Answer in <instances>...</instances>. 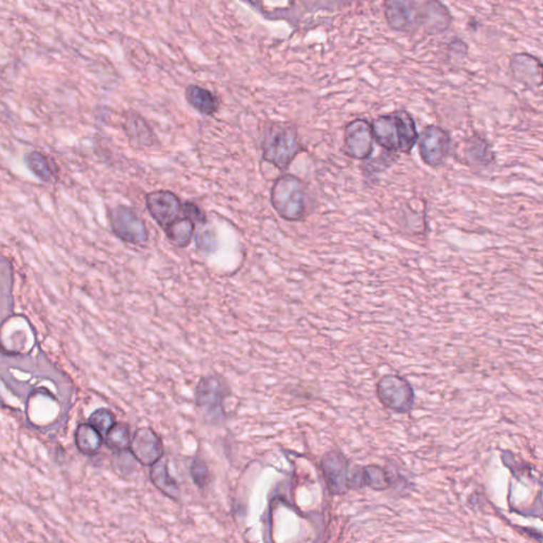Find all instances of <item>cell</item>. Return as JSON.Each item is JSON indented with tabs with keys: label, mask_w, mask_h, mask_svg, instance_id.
Returning <instances> with one entry per match:
<instances>
[{
	"label": "cell",
	"mask_w": 543,
	"mask_h": 543,
	"mask_svg": "<svg viewBox=\"0 0 543 543\" xmlns=\"http://www.w3.org/2000/svg\"><path fill=\"white\" fill-rule=\"evenodd\" d=\"M228 390L226 383L219 377H206L201 380L196 388V405L209 417L217 420L223 414L222 407Z\"/></svg>",
	"instance_id": "cell-8"
},
{
	"label": "cell",
	"mask_w": 543,
	"mask_h": 543,
	"mask_svg": "<svg viewBox=\"0 0 543 543\" xmlns=\"http://www.w3.org/2000/svg\"><path fill=\"white\" fill-rule=\"evenodd\" d=\"M398 158V154L392 153V152L385 151L381 153L376 158H368V163H366V172L370 174L381 173L388 169L395 161Z\"/></svg>",
	"instance_id": "cell-23"
},
{
	"label": "cell",
	"mask_w": 543,
	"mask_h": 543,
	"mask_svg": "<svg viewBox=\"0 0 543 543\" xmlns=\"http://www.w3.org/2000/svg\"><path fill=\"white\" fill-rule=\"evenodd\" d=\"M185 97L191 106L205 116H213L219 110V100L217 96L204 87L191 84L185 91Z\"/></svg>",
	"instance_id": "cell-15"
},
{
	"label": "cell",
	"mask_w": 543,
	"mask_h": 543,
	"mask_svg": "<svg viewBox=\"0 0 543 543\" xmlns=\"http://www.w3.org/2000/svg\"><path fill=\"white\" fill-rule=\"evenodd\" d=\"M346 461L341 453L330 452L323 461V470L329 488L333 494H343L345 490Z\"/></svg>",
	"instance_id": "cell-13"
},
{
	"label": "cell",
	"mask_w": 543,
	"mask_h": 543,
	"mask_svg": "<svg viewBox=\"0 0 543 543\" xmlns=\"http://www.w3.org/2000/svg\"><path fill=\"white\" fill-rule=\"evenodd\" d=\"M76 444L84 455H95L102 446V434L91 424H82L76 432Z\"/></svg>",
	"instance_id": "cell-18"
},
{
	"label": "cell",
	"mask_w": 543,
	"mask_h": 543,
	"mask_svg": "<svg viewBox=\"0 0 543 543\" xmlns=\"http://www.w3.org/2000/svg\"><path fill=\"white\" fill-rule=\"evenodd\" d=\"M146 205L154 221L163 230L184 215V203L172 191H158L147 194Z\"/></svg>",
	"instance_id": "cell-7"
},
{
	"label": "cell",
	"mask_w": 543,
	"mask_h": 543,
	"mask_svg": "<svg viewBox=\"0 0 543 543\" xmlns=\"http://www.w3.org/2000/svg\"><path fill=\"white\" fill-rule=\"evenodd\" d=\"M151 479L158 489L171 498H176L178 494V488L176 482L168 475L167 465L163 460H158L154 464L151 471Z\"/></svg>",
	"instance_id": "cell-20"
},
{
	"label": "cell",
	"mask_w": 543,
	"mask_h": 543,
	"mask_svg": "<svg viewBox=\"0 0 543 543\" xmlns=\"http://www.w3.org/2000/svg\"><path fill=\"white\" fill-rule=\"evenodd\" d=\"M89 424L103 435L115 424L114 415L108 410H97L89 418Z\"/></svg>",
	"instance_id": "cell-24"
},
{
	"label": "cell",
	"mask_w": 543,
	"mask_h": 543,
	"mask_svg": "<svg viewBox=\"0 0 543 543\" xmlns=\"http://www.w3.org/2000/svg\"><path fill=\"white\" fill-rule=\"evenodd\" d=\"M303 151L304 148L293 124L287 122L269 124L263 141V156L265 161L285 171Z\"/></svg>",
	"instance_id": "cell-2"
},
{
	"label": "cell",
	"mask_w": 543,
	"mask_h": 543,
	"mask_svg": "<svg viewBox=\"0 0 543 543\" xmlns=\"http://www.w3.org/2000/svg\"><path fill=\"white\" fill-rule=\"evenodd\" d=\"M124 130L128 138L137 147L149 148L156 143V136L151 126L146 121L145 118L137 113L132 112L126 116Z\"/></svg>",
	"instance_id": "cell-14"
},
{
	"label": "cell",
	"mask_w": 543,
	"mask_h": 543,
	"mask_svg": "<svg viewBox=\"0 0 543 543\" xmlns=\"http://www.w3.org/2000/svg\"><path fill=\"white\" fill-rule=\"evenodd\" d=\"M425 9V8H424ZM420 19L424 21L427 30L431 34L445 31L451 21L450 13L436 0L427 2L426 9L420 15Z\"/></svg>",
	"instance_id": "cell-16"
},
{
	"label": "cell",
	"mask_w": 543,
	"mask_h": 543,
	"mask_svg": "<svg viewBox=\"0 0 543 543\" xmlns=\"http://www.w3.org/2000/svg\"><path fill=\"white\" fill-rule=\"evenodd\" d=\"M163 232L172 245L178 248H185L191 243L194 232H196V223L184 215L172 223L169 228H166Z\"/></svg>",
	"instance_id": "cell-17"
},
{
	"label": "cell",
	"mask_w": 543,
	"mask_h": 543,
	"mask_svg": "<svg viewBox=\"0 0 543 543\" xmlns=\"http://www.w3.org/2000/svg\"><path fill=\"white\" fill-rule=\"evenodd\" d=\"M385 6L388 25L396 31H410L420 19L414 0H385Z\"/></svg>",
	"instance_id": "cell-10"
},
{
	"label": "cell",
	"mask_w": 543,
	"mask_h": 543,
	"mask_svg": "<svg viewBox=\"0 0 543 543\" xmlns=\"http://www.w3.org/2000/svg\"><path fill=\"white\" fill-rule=\"evenodd\" d=\"M26 163L30 171L39 180L46 183L51 182L54 174H52L49 161L43 154L39 152H31L26 157Z\"/></svg>",
	"instance_id": "cell-22"
},
{
	"label": "cell",
	"mask_w": 543,
	"mask_h": 543,
	"mask_svg": "<svg viewBox=\"0 0 543 543\" xmlns=\"http://www.w3.org/2000/svg\"><path fill=\"white\" fill-rule=\"evenodd\" d=\"M378 394L383 405L396 412H407L413 405V390L399 377L387 376L381 379Z\"/></svg>",
	"instance_id": "cell-9"
},
{
	"label": "cell",
	"mask_w": 543,
	"mask_h": 543,
	"mask_svg": "<svg viewBox=\"0 0 543 543\" xmlns=\"http://www.w3.org/2000/svg\"><path fill=\"white\" fill-rule=\"evenodd\" d=\"M110 221L116 237L126 243L141 245L149 239L145 223L130 207L118 206L113 209Z\"/></svg>",
	"instance_id": "cell-6"
},
{
	"label": "cell",
	"mask_w": 543,
	"mask_h": 543,
	"mask_svg": "<svg viewBox=\"0 0 543 543\" xmlns=\"http://www.w3.org/2000/svg\"><path fill=\"white\" fill-rule=\"evenodd\" d=\"M130 448L133 455L143 465H154L163 455L161 440L148 427H143L135 433Z\"/></svg>",
	"instance_id": "cell-11"
},
{
	"label": "cell",
	"mask_w": 543,
	"mask_h": 543,
	"mask_svg": "<svg viewBox=\"0 0 543 543\" xmlns=\"http://www.w3.org/2000/svg\"><path fill=\"white\" fill-rule=\"evenodd\" d=\"M512 71L520 80L527 73V80H534L542 76V63L531 54H519L512 59Z\"/></svg>",
	"instance_id": "cell-19"
},
{
	"label": "cell",
	"mask_w": 543,
	"mask_h": 543,
	"mask_svg": "<svg viewBox=\"0 0 543 543\" xmlns=\"http://www.w3.org/2000/svg\"><path fill=\"white\" fill-rule=\"evenodd\" d=\"M306 184L293 174H283L275 181L271 202L275 211L285 221L298 222L308 215Z\"/></svg>",
	"instance_id": "cell-3"
},
{
	"label": "cell",
	"mask_w": 543,
	"mask_h": 543,
	"mask_svg": "<svg viewBox=\"0 0 543 543\" xmlns=\"http://www.w3.org/2000/svg\"><path fill=\"white\" fill-rule=\"evenodd\" d=\"M375 143L385 151L409 154L418 141L415 120L405 111H396L372 121Z\"/></svg>",
	"instance_id": "cell-1"
},
{
	"label": "cell",
	"mask_w": 543,
	"mask_h": 543,
	"mask_svg": "<svg viewBox=\"0 0 543 543\" xmlns=\"http://www.w3.org/2000/svg\"><path fill=\"white\" fill-rule=\"evenodd\" d=\"M418 151L422 161L432 168L444 165L453 149L452 136L438 126H427L418 136Z\"/></svg>",
	"instance_id": "cell-4"
},
{
	"label": "cell",
	"mask_w": 543,
	"mask_h": 543,
	"mask_svg": "<svg viewBox=\"0 0 543 543\" xmlns=\"http://www.w3.org/2000/svg\"><path fill=\"white\" fill-rule=\"evenodd\" d=\"M191 475H193V481L196 482L198 487L203 488L208 484L209 471L206 464L201 459L194 460L193 467H191Z\"/></svg>",
	"instance_id": "cell-25"
},
{
	"label": "cell",
	"mask_w": 543,
	"mask_h": 543,
	"mask_svg": "<svg viewBox=\"0 0 543 543\" xmlns=\"http://www.w3.org/2000/svg\"><path fill=\"white\" fill-rule=\"evenodd\" d=\"M106 445L113 450L122 451L131 445L130 430L122 424H114L106 433Z\"/></svg>",
	"instance_id": "cell-21"
},
{
	"label": "cell",
	"mask_w": 543,
	"mask_h": 543,
	"mask_svg": "<svg viewBox=\"0 0 543 543\" xmlns=\"http://www.w3.org/2000/svg\"><path fill=\"white\" fill-rule=\"evenodd\" d=\"M184 215L189 219L193 220L194 223H206V215L204 211L193 202H186L183 205Z\"/></svg>",
	"instance_id": "cell-27"
},
{
	"label": "cell",
	"mask_w": 543,
	"mask_h": 543,
	"mask_svg": "<svg viewBox=\"0 0 543 543\" xmlns=\"http://www.w3.org/2000/svg\"><path fill=\"white\" fill-rule=\"evenodd\" d=\"M374 132L372 123L363 118L348 122L344 131V152L357 161H367L374 152Z\"/></svg>",
	"instance_id": "cell-5"
},
{
	"label": "cell",
	"mask_w": 543,
	"mask_h": 543,
	"mask_svg": "<svg viewBox=\"0 0 543 543\" xmlns=\"http://www.w3.org/2000/svg\"><path fill=\"white\" fill-rule=\"evenodd\" d=\"M465 157L469 167L484 169L496 161L494 150L487 139L473 135L466 141Z\"/></svg>",
	"instance_id": "cell-12"
},
{
	"label": "cell",
	"mask_w": 543,
	"mask_h": 543,
	"mask_svg": "<svg viewBox=\"0 0 543 543\" xmlns=\"http://www.w3.org/2000/svg\"><path fill=\"white\" fill-rule=\"evenodd\" d=\"M196 246L201 252L211 253L217 248L215 237L213 233L203 232L196 237Z\"/></svg>",
	"instance_id": "cell-26"
}]
</instances>
